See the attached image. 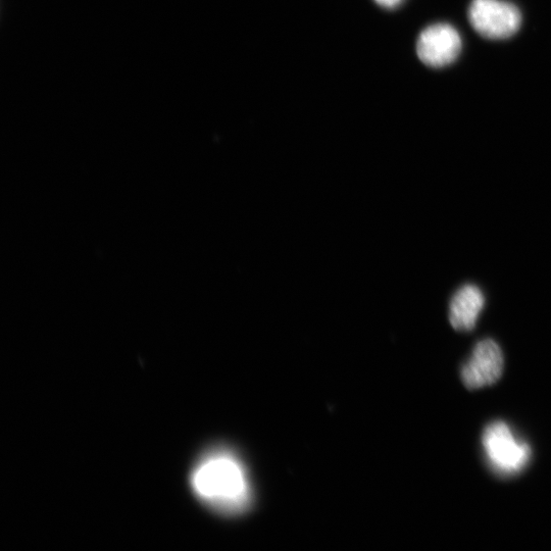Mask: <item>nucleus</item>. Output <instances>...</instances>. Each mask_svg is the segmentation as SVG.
I'll return each mask as SVG.
<instances>
[{"mask_svg": "<svg viewBox=\"0 0 551 551\" xmlns=\"http://www.w3.org/2000/svg\"><path fill=\"white\" fill-rule=\"evenodd\" d=\"M485 306L483 291L474 284L461 287L450 300L449 322L458 331H471Z\"/></svg>", "mask_w": 551, "mask_h": 551, "instance_id": "423d86ee", "label": "nucleus"}, {"mask_svg": "<svg viewBox=\"0 0 551 551\" xmlns=\"http://www.w3.org/2000/svg\"><path fill=\"white\" fill-rule=\"evenodd\" d=\"M196 497L224 516L244 513L253 503V489L244 465L227 448H214L198 460L190 475Z\"/></svg>", "mask_w": 551, "mask_h": 551, "instance_id": "f257e3e1", "label": "nucleus"}, {"mask_svg": "<svg viewBox=\"0 0 551 551\" xmlns=\"http://www.w3.org/2000/svg\"><path fill=\"white\" fill-rule=\"evenodd\" d=\"M469 19L473 28L489 39L509 38L517 33L522 23L519 9L503 0H473Z\"/></svg>", "mask_w": 551, "mask_h": 551, "instance_id": "7ed1b4c3", "label": "nucleus"}, {"mask_svg": "<svg viewBox=\"0 0 551 551\" xmlns=\"http://www.w3.org/2000/svg\"><path fill=\"white\" fill-rule=\"evenodd\" d=\"M482 444L491 467L502 475L520 473L531 458L530 446L504 422L490 424L483 433Z\"/></svg>", "mask_w": 551, "mask_h": 551, "instance_id": "f03ea898", "label": "nucleus"}, {"mask_svg": "<svg viewBox=\"0 0 551 551\" xmlns=\"http://www.w3.org/2000/svg\"><path fill=\"white\" fill-rule=\"evenodd\" d=\"M505 360L502 348L492 339L480 341L462 369V380L469 389L490 386L502 377Z\"/></svg>", "mask_w": 551, "mask_h": 551, "instance_id": "39448f33", "label": "nucleus"}, {"mask_svg": "<svg viewBox=\"0 0 551 551\" xmlns=\"http://www.w3.org/2000/svg\"><path fill=\"white\" fill-rule=\"evenodd\" d=\"M375 2L386 9H393L403 3V0H375Z\"/></svg>", "mask_w": 551, "mask_h": 551, "instance_id": "0eeeda50", "label": "nucleus"}, {"mask_svg": "<svg viewBox=\"0 0 551 551\" xmlns=\"http://www.w3.org/2000/svg\"><path fill=\"white\" fill-rule=\"evenodd\" d=\"M462 38L452 25L436 24L426 28L419 36V59L432 68H442L454 63L462 50Z\"/></svg>", "mask_w": 551, "mask_h": 551, "instance_id": "20e7f679", "label": "nucleus"}]
</instances>
